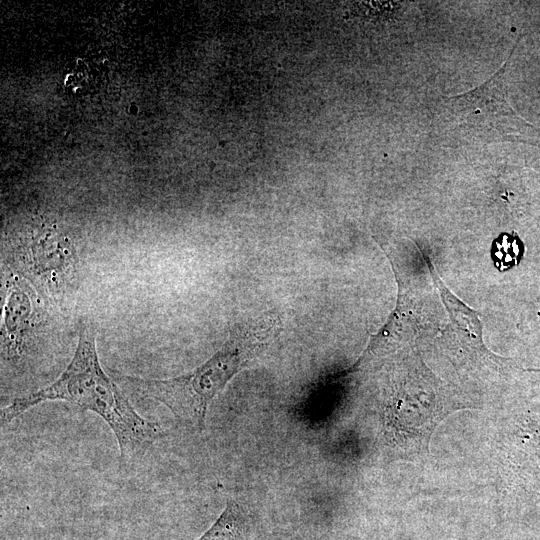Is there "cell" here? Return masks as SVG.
<instances>
[{
	"label": "cell",
	"mask_w": 540,
	"mask_h": 540,
	"mask_svg": "<svg viewBox=\"0 0 540 540\" xmlns=\"http://www.w3.org/2000/svg\"><path fill=\"white\" fill-rule=\"evenodd\" d=\"M54 400L100 416L117 440L121 465L138 460L164 434L157 422L142 417L133 408L121 387L102 369L95 335L86 328L81 330L72 359L60 376L2 407L1 423L6 425L30 408Z\"/></svg>",
	"instance_id": "6da1fadb"
},
{
	"label": "cell",
	"mask_w": 540,
	"mask_h": 540,
	"mask_svg": "<svg viewBox=\"0 0 540 540\" xmlns=\"http://www.w3.org/2000/svg\"><path fill=\"white\" fill-rule=\"evenodd\" d=\"M281 329L276 316L259 317L232 332L223 346L194 370L166 379L113 374L123 389L167 407L182 423L202 431L213 399Z\"/></svg>",
	"instance_id": "7a4b0ae2"
},
{
	"label": "cell",
	"mask_w": 540,
	"mask_h": 540,
	"mask_svg": "<svg viewBox=\"0 0 540 540\" xmlns=\"http://www.w3.org/2000/svg\"><path fill=\"white\" fill-rule=\"evenodd\" d=\"M500 70L476 89L454 97L445 104L448 116L458 126L482 136H494L504 130V118L510 115Z\"/></svg>",
	"instance_id": "3957f363"
},
{
	"label": "cell",
	"mask_w": 540,
	"mask_h": 540,
	"mask_svg": "<svg viewBox=\"0 0 540 540\" xmlns=\"http://www.w3.org/2000/svg\"><path fill=\"white\" fill-rule=\"evenodd\" d=\"M248 520L243 508L228 499L215 522L196 540H246Z\"/></svg>",
	"instance_id": "277c9868"
},
{
	"label": "cell",
	"mask_w": 540,
	"mask_h": 540,
	"mask_svg": "<svg viewBox=\"0 0 540 540\" xmlns=\"http://www.w3.org/2000/svg\"><path fill=\"white\" fill-rule=\"evenodd\" d=\"M523 253L524 245L515 233H502L492 242L491 257L501 272L518 265Z\"/></svg>",
	"instance_id": "5b68a950"
}]
</instances>
